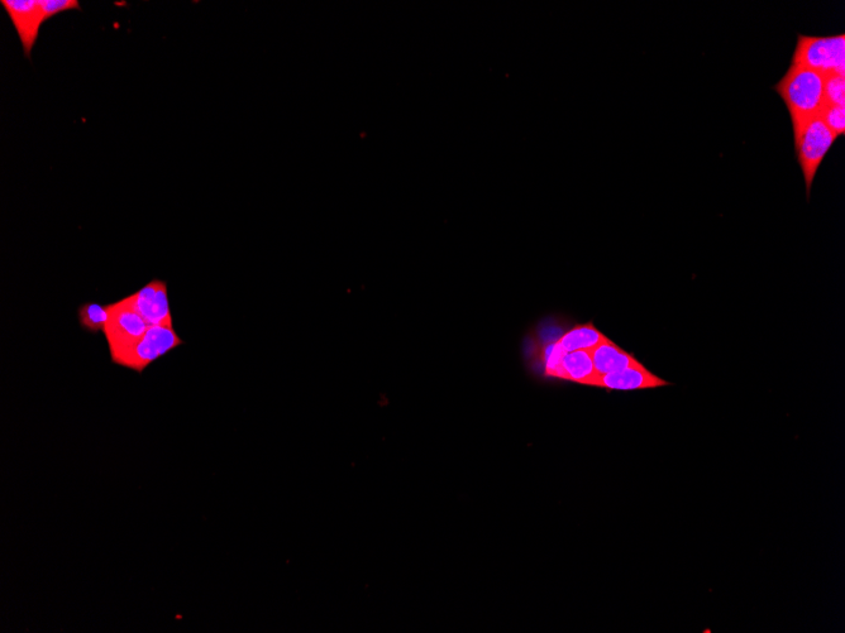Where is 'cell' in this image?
<instances>
[{"label":"cell","instance_id":"1","mask_svg":"<svg viewBox=\"0 0 845 633\" xmlns=\"http://www.w3.org/2000/svg\"><path fill=\"white\" fill-rule=\"evenodd\" d=\"M824 74L791 64L784 78L773 86L789 110L792 128L819 115L825 105Z\"/></svg>","mask_w":845,"mask_h":633},{"label":"cell","instance_id":"2","mask_svg":"<svg viewBox=\"0 0 845 633\" xmlns=\"http://www.w3.org/2000/svg\"><path fill=\"white\" fill-rule=\"evenodd\" d=\"M0 4L16 28L27 59L45 22L62 12L81 11L78 0H2Z\"/></svg>","mask_w":845,"mask_h":633},{"label":"cell","instance_id":"3","mask_svg":"<svg viewBox=\"0 0 845 633\" xmlns=\"http://www.w3.org/2000/svg\"><path fill=\"white\" fill-rule=\"evenodd\" d=\"M792 129H794L796 158L804 175L806 195L809 200L811 187H813L821 162L828 155L838 136L824 123L820 114Z\"/></svg>","mask_w":845,"mask_h":633},{"label":"cell","instance_id":"4","mask_svg":"<svg viewBox=\"0 0 845 633\" xmlns=\"http://www.w3.org/2000/svg\"><path fill=\"white\" fill-rule=\"evenodd\" d=\"M791 64L809 67L828 75L845 76V36H797Z\"/></svg>","mask_w":845,"mask_h":633},{"label":"cell","instance_id":"5","mask_svg":"<svg viewBox=\"0 0 845 633\" xmlns=\"http://www.w3.org/2000/svg\"><path fill=\"white\" fill-rule=\"evenodd\" d=\"M183 344L184 340L176 334L174 326H150L142 339L112 358V363L142 373L157 359Z\"/></svg>","mask_w":845,"mask_h":633},{"label":"cell","instance_id":"6","mask_svg":"<svg viewBox=\"0 0 845 633\" xmlns=\"http://www.w3.org/2000/svg\"><path fill=\"white\" fill-rule=\"evenodd\" d=\"M150 326L127 305L124 300L111 304V316L105 326L104 335L107 339L111 358L117 357L124 350L132 347L143 338Z\"/></svg>","mask_w":845,"mask_h":633},{"label":"cell","instance_id":"7","mask_svg":"<svg viewBox=\"0 0 845 633\" xmlns=\"http://www.w3.org/2000/svg\"><path fill=\"white\" fill-rule=\"evenodd\" d=\"M123 300L146 321L147 325L174 326L166 281L152 280L141 290L124 297Z\"/></svg>","mask_w":845,"mask_h":633},{"label":"cell","instance_id":"8","mask_svg":"<svg viewBox=\"0 0 845 633\" xmlns=\"http://www.w3.org/2000/svg\"><path fill=\"white\" fill-rule=\"evenodd\" d=\"M670 385L644 366L630 367L623 371L604 374L596 378L593 387L609 391L652 390Z\"/></svg>","mask_w":845,"mask_h":633},{"label":"cell","instance_id":"9","mask_svg":"<svg viewBox=\"0 0 845 633\" xmlns=\"http://www.w3.org/2000/svg\"><path fill=\"white\" fill-rule=\"evenodd\" d=\"M595 372L599 376L604 374L623 371L630 367L642 366L632 354L625 352L619 345L611 342L608 338L603 343L596 345L590 350Z\"/></svg>","mask_w":845,"mask_h":633},{"label":"cell","instance_id":"10","mask_svg":"<svg viewBox=\"0 0 845 633\" xmlns=\"http://www.w3.org/2000/svg\"><path fill=\"white\" fill-rule=\"evenodd\" d=\"M598 378L589 350L567 352L562 359V380L594 386Z\"/></svg>","mask_w":845,"mask_h":633},{"label":"cell","instance_id":"11","mask_svg":"<svg viewBox=\"0 0 845 633\" xmlns=\"http://www.w3.org/2000/svg\"><path fill=\"white\" fill-rule=\"evenodd\" d=\"M608 339L593 323H586L574 326L567 330L565 334L558 339V343L565 352H576V350H590L594 349L596 345L603 343Z\"/></svg>","mask_w":845,"mask_h":633},{"label":"cell","instance_id":"12","mask_svg":"<svg viewBox=\"0 0 845 633\" xmlns=\"http://www.w3.org/2000/svg\"><path fill=\"white\" fill-rule=\"evenodd\" d=\"M79 324L85 332L99 333L105 330L111 316V305H100L97 302H85L78 309Z\"/></svg>","mask_w":845,"mask_h":633},{"label":"cell","instance_id":"13","mask_svg":"<svg viewBox=\"0 0 845 633\" xmlns=\"http://www.w3.org/2000/svg\"><path fill=\"white\" fill-rule=\"evenodd\" d=\"M565 350L557 342L546 345L542 353L544 374L546 377L562 380V359L565 357Z\"/></svg>","mask_w":845,"mask_h":633},{"label":"cell","instance_id":"14","mask_svg":"<svg viewBox=\"0 0 845 633\" xmlns=\"http://www.w3.org/2000/svg\"><path fill=\"white\" fill-rule=\"evenodd\" d=\"M825 103L845 107V76L828 75L824 85Z\"/></svg>","mask_w":845,"mask_h":633},{"label":"cell","instance_id":"15","mask_svg":"<svg viewBox=\"0 0 845 633\" xmlns=\"http://www.w3.org/2000/svg\"><path fill=\"white\" fill-rule=\"evenodd\" d=\"M820 117L824 123L832 129V132L838 137L844 136L845 133V107L842 105H833L825 103L824 108L821 109Z\"/></svg>","mask_w":845,"mask_h":633}]
</instances>
